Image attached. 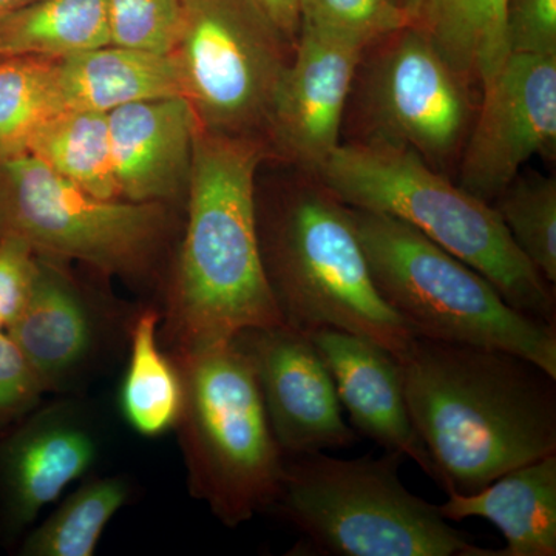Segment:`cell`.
I'll return each mask as SVG.
<instances>
[{
	"label": "cell",
	"mask_w": 556,
	"mask_h": 556,
	"mask_svg": "<svg viewBox=\"0 0 556 556\" xmlns=\"http://www.w3.org/2000/svg\"><path fill=\"white\" fill-rule=\"evenodd\" d=\"M397 358L413 427L447 493L556 453V378L507 351L424 338Z\"/></svg>",
	"instance_id": "obj_1"
},
{
	"label": "cell",
	"mask_w": 556,
	"mask_h": 556,
	"mask_svg": "<svg viewBox=\"0 0 556 556\" xmlns=\"http://www.w3.org/2000/svg\"><path fill=\"white\" fill-rule=\"evenodd\" d=\"M263 156L255 138L197 129L188 225L166 313L177 353L287 325L260 251L255 177Z\"/></svg>",
	"instance_id": "obj_2"
},
{
	"label": "cell",
	"mask_w": 556,
	"mask_h": 556,
	"mask_svg": "<svg viewBox=\"0 0 556 556\" xmlns=\"http://www.w3.org/2000/svg\"><path fill=\"white\" fill-rule=\"evenodd\" d=\"M348 207L407 223L478 270L514 308L556 325L555 287L519 252L492 204L408 149L348 142L314 174Z\"/></svg>",
	"instance_id": "obj_3"
},
{
	"label": "cell",
	"mask_w": 556,
	"mask_h": 556,
	"mask_svg": "<svg viewBox=\"0 0 556 556\" xmlns=\"http://www.w3.org/2000/svg\"><path fill=\"white\" fill-rule=\"evenodd\" d=\"M313 178L268 212L257 207L263 268L278 311L305 334L342 329L401 357L416 334L380 298L348 206Z\"/></svg>",
	"instance_id": "obj_4"
},
{
	"label": "cell",
	"mask_w": 556,
	"mask_h": 556,
	"mask_svg": "<svg viewBox=\"0 0 556 556\" xmlns=\"http://www.w3.org/2000/svg\"><path fill=\"white\" fill-rule=\"evenodd\" d=\"M405 456H288L270 510L303 536L300 555L495 556L399 478Z\"/></svg>",
	"instance_id": "obj_5"
},
{
	"label": "cell",
	"mask_w": 556,
	"mask_h": 556,
	"mask_svg": "<svg viewBox=\"0 0 556 556\" xmlns=\"http://www.w3.org/2000/svg\"><path fill=\"white\" fill-rule=\"evenodd\" d=\"M348 212L380 298L417 338L507 351L556 378V325L514 308L478 270L407 223Z\"/></svg>",
	"instance_id": "obj_6"
},
{
	"label": "cell",
	"mask_w": 556,
	"mask_h": 556,
	"mask_svg": "<svg viewBox=\"0 0 556 556\" xmlns=\"http://www.w3.org/2000/svg\"><path fill=\"white\" fill-rule=\"evenodd\" d=\"M185 399L178 420L189 489L226 527L270 510L287 456L254 368L236 340L177 353Z\"/></svg>",
	"instance_id": "obj_7"
},
{
	"label": "cell",
	"mask_w": 556,
	"mask_h": 556,
	"mask_svg": "<svg viewBox=\"0 0 556 556\" xmlns=\"http://www.w3.org/2000/svg\"><path fill=\"white\" fill-rule=\"evenodd\" d=\"M167 226L163 203L91 195L30 153L0 160V236L16 237L39 257L138 276L152 265Z\"/></svg>",
	"instance_id": "obj_8"
},
{
	"label": "cell",
	"mask_w": 556,
	"mask_h": 556,
	"mask_svg": "<svg viewBox=\"0 0 556 556\" xmlns=\"http://www.w3.org/2000/svg\"><path fill=\"white\" fill-rule=\"evenodd\" d=\"M473 84L412 24L365 49L353 90L362 144L408 149L444 174L473 124Z\"/></svg>",
	"instance_id": "obj_9"
},
{
	"label": "cell",
	"mask_w": 556,
	"mask_h": 556,
	"mask_svg": "<svg viewBox=\"0 0 556 556\" xmlns=\"http://www.w3.org/2000/svg\"><path fill=\"white\" fill-rule=\"evenodd\" d=\"M294 47L249 0H181L172 54L200 127L249 138L268 127Z\"/></svg>",
	"instance_id": "obj_10"
},
{
	"label": "cell",
	"mask_w": 556,
	"mask_h": 556,
	"mask_svg": "<svg viewBox=\"0 0 556 556\" xmlns=\"http://www.w3.org/2000/svg\"><path fill=\"white\" fill-rule=\"evenodd\" d=\"M481 90L457 185L490 203L532 156L555 159L556 53H510Z\"/></svg>",
	"instance_id": "obj_11"
},
{
	"label": "cell",
	"mask_w": 556,
	"mask_h": 556,
	"mask_svg": "<svg viewBox=\"0 0 556 556\" xmlns=\"http://www.w3.org/2000/svg\"><path fill=\"white\" fill-rule=\"evenodd\" d=\"M255 378L274 437L285 456L356 444L327 365L309 336L288 325L247 329L236 339Z\"/></svg>",
	"instance_id": "obj_12"
},
{
	"label": "cell",
	"mask_w": 556,
	"mask_h": 556,
	"mask_svg": "<svg viewBox=\"0 0 556 556\" xmlns=\"http://www.w3.org/2000/svg\"><path fill=\"white\" fill-rule=\"evenodd\" d=\"M364 51L345 39L300 27L268 127L289 159L311 175L340 146L343 116Z\"/></svg>",
	"instance_id": "obj_13"
},
{
	"label": "cell",
	"mask_w": 556,
	"mask_h": 556,
	"mask_svg": "<svg viewBox=\"0 0 556 556\" xmlns=\"http://www.w3.org/2000/svg\"><path fill=\"white\" fill-rule=\"evenodd\" d=\"M308 336L354 431L386 452L409 457L434 479L433 464L409 417L397 358L372 340L342 329H318Z\"/></svg>",
	"instance_id": "obj_14"
},
{
	"label": "cell",
	"mask_w": 556,
	"mask_h": 556,
	"mask_svg": "<svg viewBox=\"0 0 556 556\" xmlns=\"http://www.w3.org/2000/svg\"><path fill=\"white\" fill-rule=\"evenodd\" d=\"M97 456V437L72 405H51L28 417L0 453L11 526H31L93 467Z\"/></svg>",
	"instance_id": "obj_15"
},
{
	"label": "cell",
	"mask_w": 556,
	"mask_h": 556,
	"mask_svg": "<svg viewBox=\"0 0 556 556\" xmlns=\"http://www.w3.org/2000/svg\"><path fill=\"white\" fill-rule=\"evenodd\" d=\"M199 119L185 97L123 105L109 113L119 199L163 203L188 188Z\"/></svg>",
	"instance_id": "obj_16"
},
{
	"label": "cell",
	"mask_w": 556,
	"mask_h": 556,
	"mask_svg": "<svg viewBox=\"0 0 556 556\" xmlns=\"http://www.w3.org/2000/svg\"><path fill=\"white\" fill-rule=\"evenodd\" d=\"M7 332L43 391H64L97 353L101 318L53 260L38 255L30 299Z\"/></svg>",
	"instance_id": "obj_17"
},
{
	"label": "cell",
	"mask_w": 556,
	"mask_h": 556,
	"mask_svg": "<svg viewBox=\"0 0 556 556\" xmlns=\"http://www.w3.org/2000/svg\"><path fill=\"white\" fill-rule=\"evenodd\" d=\"M438 508L447 521L492 522L507 541L495 556H555L556 453L511 468L470 495L448 493Z\"/></svg>",
	"instance_id": "obj_18"
},
{
	"label": "cell",
	"mask_w": 556,
	"mask_h": 556,
	"mask_svg": "<svg viewBox=\"0 0 556 556\" xmlns=\"http://www.w3.org/2000/svg\"><path fill=\"white\" fill-rule=\"evenodd\" d=\"M58 108L110 113L134 102L182 97L174 54L109 46L54 60Z\"/></svg>",
	"instance_id": "obj_19"
},
{
	"label": "cell",
	"mask_w": 556,
	"mask_h": 556,
	"mask_svg": "<svg viewBox=\"0 0 556 556\" xmlns=\"http://www.w3.org/2000/svg\"><path fill=\"white\" fill-rule=\"evenodd\" d=\"M416 25L473 86H486L508 54L506 0H427Z\"/></svg>",
	"instance_id": "obj_20"
},
{
	"label": "cell",
	"mask_w": 556,
	"mask_h": 556,
	"mask_svg": "<svg viewBox=\"0 0 556 556\" xmlns=\"http://www.w3.org/2000/svg\"><path fill=\"white\" fill-rule=\"evenodd\" d=\"M109 43L108 0H33L0 20V56L62 60Z\"/></svg>",
	"instance_id": "obj_21"
},
{
	"label": "cell",
	"mask_w": 556,
	"mask_h": 556,
	"mask_svg": "<svg viewBox=\"0 0 556 556\" xmlns=\"http://www.w3.org/2000/svg\"><path fill=\"white\" fill-rule=\"evenodd\" d=\"M160 313L142 311L131 327L130 357L121 386L124 419L138 434L159 438L178 426L182 412L181 371L161 350Z\"/></svg>",
	"instance_id": "obj_22"
},
{
	"label": "cell",
	"mask_w": 556,
	"mask_h": 556,
	"mask_svg": "<svg viewBox=\"0 0 556 556\" xmlns=\"http://www.w3.org/2000/svg\"><path fill=\"white\" fill-rule=\"evenodd\" d=\"M25 153L100 199H119L109 113L62 110L33 131Z\"/></svg>",
	"instance_id": "obj_23"
},
{
	"label": "cell",
	"mask_w": 556,
	"mask_h": 556,
	"mask_svg": "<svg viewBox=\"0 0 556 556\" xmlns=\"http://www.w3.org/2000/svg\"><path fill=\"white\" fill-rule=\"evenodd\" d=\"M126 479H93L62 501L22 546L25 556H91L105 527L129 497Z\"/></svg>",
	"instance_id": "obj_24"
},
{
	"label": "cell",
	"mask_w": 556,
	"mask_h": 556,
	"mask_svg": "<svg viewBox=\"0 0 556 556\" xmlns=\"http://www.w3.org/2000/svg\"><path fill=\"white\" fill-rule=\"evenodd\" d=\"M58 112L54 60L0 56V160L24 153L33 131Z\"/></svg>",
	"instance_id": "obj_25"
},
{
	"label": "cell",
	"mask_w": 556,
	"mask_h": 556,
	"mask_svg": "<svg viewBox=\"0 0 556 556\" xmlns=\"http://www.w3.org/2000/svg\"><path fill=\"white\" fill-rule=\"evenodd\" d=\"M495 208L519 252L548 285L556 283V179L518 174Z\"/></svg>",
	"instance_id": "obj_26"
},
{
	"label": "cell",
	"mask_w": 556,
	"mask_h": 556,
	"mask_svg": "<svg viewBox=\"0 0 556 556\" xmlns=\"http://www.w3.org/2000/svg\"><path fill=\"white\" fill-rule=\"evenodd\" d=\"M394 0H300V27L368 49L412 25Z\"/></svg>",
	"instance_id": "obj_27"
},
{
	"label": "cell",
	"mask_w": 556,
	"mask_h": 556,
	"mask_svg": "<svg viewBox=\"0 0 556 556\" xmlns=\"http://www.w3.org/2000/svg\"><path fill=\"white\" fill-rule=\"evenodd\" d=\"M110 43L172 54L181 24V0H108Z\"/></svg>",
	"instance_id": "obj_28"
},
{
	"label": "cell",
	"mask_w": 556,
	"mask_h": 556,
	"mask_svg": "<svg viewBox=\"0 0 556 556\" xmlns=\"http://www.w3.org/2000/svg\"><path fill=\"white\" fill-rule=\"evenodd\" d=\"M510 53H556V0H506Z\"/></svg>",
	"instance_id": "obj_29"
},
{
	"label": "cell",
	"mask_w": 556,
	"mask_h": 556,
	"mask_svg": "<svg viewBox=\"0 0 556 556\" xmlns=\"http://www.w3.org/2000/svg\"><path fill=\"white\" fill-rule=\"evenodd\" d=\"M38 276V255L16 237L0 236V318L9 328L21 316Z\"/></svg>",
	"instance_id": "obj_30"
},
{
	"label": "cell",
	"mask_w": 556,
	"mask_h": 556,
	"mask_svg": "<svg viewBox=\"0 0 556 556\" xmlns=\"http://www.w3.org/2000/svg\"><path fill=\"white\" fill-rule=\"evenodd\" d=\"M43 393L20 348L0 332V424L30 413Z\"/></svg>",
	"instance_id": "obj_31"
},
{
	"label": "cell",
	"mask_w": 556,
	"mask_h": 556,
	"mask_svg": "<svg viewBox=\"0 0 556 556\" xmlns=\"http://www.w3.org/2000/svg\"><path fill=\"white\" fill-rule=\"evenodd\" d=\"M292 43L300 31V0H249Z\"/></svg>",
	"instance_id": "obj_32"
},
{
	"label": "cell",
	"mask_w": 556,
	"mask_h": 556,
	"mask_svg": "<svg viewBox=\"0 0 556 556\" xmlns=\"http://www.w3.org/2000/svg\"><path fill=\"white\" fill-rule=\"evenodd\" d=\"M397 3L399 9L404 11L405 14L413 21V24H416L417 20L420 17V13H422L424 5H426L427 0H394Z\"/></svg>",
	"instance_id": "obj_33"
},
{
	"label": "cell",
	"mask_w": 556,
	"mask_h": 556,
	"mask_svg": "<svg viewBox=\"0 0 556 556\" xmlns=\"http://www.w3.org/2000/svg\"><path fill=\"white\" fill-rule=\"evenodd\" d=\"M30 2H33V0H0V20Z\"/></svg>",
	"instance_id": "obj_34"
},
{
	"label": "cell",
	"mask_w": 556,
	"mask_h": 556,
	"mask_svg": "<svg viewBox=\"0 0 556 556\" xmlns=\"http://www.w3.org/2000/svg\"><path fill=\"white\" fill-rule=\"evenodd\" d=\"M3 329H5V327H3L2 318H0V332H3Z\"/></svg>",
	"instance_id": "obj_35"
}]
</instances>
